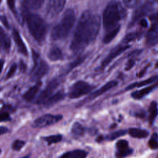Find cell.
<instances>
[{"label": "cell", "instance_id": "obj_40", "mask_svg": "<svg viewBox=\"0 0 158 158\" xmlns=\"http://www.w3.org/2000/svg\"><path fill=\"white\" fill-rule=\"evenodd\" d=\"M139 24L141 25V27H148V22L145 19H142L139 22Z\"/></svg>", "mask_w": 158, "mask_h": 158}, {"label": "cell", "instance_id": "obj_8", "mask_svg": "<svg viewBox=\"0 0 158 158\" xmlns=\"http://www.w3.org/2000/svg\"><path fill=\"white\" fill-rule=\"evenodd\" d=\"M62 118L61 115L44 114L36 118L33 123V127L35 128H43L53 125Z\"/></svg>", "mask_w": 158, "mask_h": 158}, {"label": "cell", "instance_id": "obj_33", "mask_svg": "<svg viewBox=\"0 0 158 158\" xmlns=\"http://www.w3.org/2000/svg\"><path fill=\"white\" fill-rule=\"evenodd\" d=\"M84 59H85V57H78L77 60H75L73 62H72L71 64H70L69 67L67 68L68 71L71 70L72 69L75 67L76 66H77L80 64H81L84 60Z\"/></svg>", "mask_w": 158, "mask_h": 158}, {"label": "cell", "instance_id": "obj_41", "mask_svg": "<svg viewBox=\"0 0 158 158\" xmlns=\"http://www.w3.org/2000/svg\"><path fill=\"white\" fill-rule=\"evenodd\" d=\"M8 131V129L4 127H0V135L4 134Z\"/></svg>", "mask_w": 158, "mask_h": 158}, {"label": "cell", "instance_id": "obj_27", "mask_svg": "<svg viewBox=\"0 0 158 158\" xmlns=\"http://www.w3.org/2000/svg\"><path fill=\"white\" fill-rule=\"evenodd\" d=\"M132 149L130 148H127L122 149H118L115 153L117 158H125L132 153Z\"/></svg>", "mask_w": 158, "mask_h": 158}, {"label": "cell", "instance_id": "obj_42", "mask_svg": "<svg viewBox=\"0 0 158 158\" xmlns=\"http://www.w3.org/2000/svg\"><path fill=\"white\" fill-rule=\"evenodd\" d=\"M4 64V60H3V59H0V73L1 72V71H2V70Z\"/></svg>", "mask_w": 158, "mask_h": 158}, {"label": "cell", "instance_id": "obj_46", "mask_svg": "<svg viewBox=\"0 0 158 158\" xmlns=\"http://www.w3.org/2000/svg\"><path fill=\"white\" fill-rule=\"evenodd\" d=\"M157 158H158V156H157Z\"/></svg>", "mask_w": 158, "mask_h": 158}, {"label": "cell", "instance_id": "obj_34", "mask_svg": "<svg viewBox=\"0 0 158 158\" xmlns=\"http://www.w3.org/2000/svg\"><path fill=\"white\" fill-rule=\"evenodd\" d=\"M17 65L15 63H14L11 65V66L9 68V70L6 75V78H11L12 77L14 76V75L15 74V71L17 70Z\"/></svg>", "mask_w": 158, "mask_h": 158}, {"label": "cell", "instance_id": "obj_13", "mask_svg": "<svg viewBox=\"0 0 158 158\" xmlns=\"http://www.w3.org/2000/svg\"><path fill=\"white\" fill-rule=\"evenodd\" d=\"M12 37L14 40V42L18 48L19 51L24 56H27L28 55V51L27 48L23 43L19 31L15 29L14 28L12 30Z\"/></svg>", "mask_w": 158, "mask_h": 158}, {"label": "cell", "instance_id": "obj_44", "mask_svg": "<svg viewBox=\"0 0 158 158\" xmlns=\"http://www.w3.org/2000/svg\"><path fill=\"white\" fill-rule=\"evenodd\" d=\"M22 158H28V157H22Z\"/></svg>", "mask_w": 158, "mask_h": 158}, {"label": "cell", "instance_id": "obj_9", "mask_svg": "<svg viewBox=\"0 0 158 158\" xmlns=\"http://www.w3.org/2000/svg\"><path fill=\"white\" fill-rule=\"evenodd\" d=\"M66 1L64 0H50L46 7V14L49 18H54L64 9Z\"/></svg>", "mask_w": 158, "mask_h": 158}, {"label": "cell", "instance_id": "obj_2", "mask_svg": "<svg viewBox=\"0 0 158 158\" xmlns=\"http://www.w3.org/2000/svg\"><path fill=\"white\" fill-rule=\"evenodd\" d=\"M123 15H125L124 9L119 2H110L104 9L102 17L103 26L106 32L120 25L118 22Z\"/></svg>", "mask_w": 158, "mask_h": 158}, {"label": "cell", "instance_id": "obj_20", "mask_svg": "<svg viewBox=\"0 0 158 158\" xmlns=\"http://www.w3.org/2000/svg\"><path fill=\"white\" fill-rule=\"evenodd\" d=\"M22 6L25 9H38L44 3L43 0H23L21 2Z\"/></svg>", "mask_w": 158, "mask_h": 158}, {"label": "cell", "instance_id": "obj_19", "mask_svg": "<svg viewBox=\"0 0 158 158\" xmlns=\"http://www.w3.org/2000/svg\"><path fill=\"white\" fill-rule=\"evenodd\" d=\"M87 154L84 150L75 149L63 154L59 158H86Z\"/></svg>", "mask_w": 158, "mask_h": 158}, {"label": "cell", "instance_id": "obj_28", "mask_svg": "<svg viewBox=\"0 0 158 158\" xmlns=\"http://www.w3.org/2000/svg\"><path fill=\"white\" fill-rule=\"evenodd\" d=\"M43 139L46 141L48 143V144H51L57 143L58 142H60L62 139V136L60 135H51L49 136L44 137Z\"/></svg>", "mask_w": 158, "mask_h": 158}, {"label": "cell", "instance_id": "obj_32", "mask_svg": "<svg viewBox=\"0 0 158 158\" xmlns=\"http://www.w3.org/2000/svg\"><path fill=\"white\" fill-rule=\"evenodd\" d=\"M136 36H137V34H136V33H135V32L128 33L123 39V43L124 44L128 43V42H130L132 40H134L136 38Z\"/></svg>", "mask_w": 158, "mask_h": 158}, {"label": "cell", "instance_id": "obj_11", "mask_svg": "<svg viewBox=\"0 0 158 158\" xmlns=\"http://www.w3.org/2000/svg\"><path fill=\"white\" fill-rule=\"evenodd\" d=\"M153 8V4L151 1H148L138 7L133 13L130 25H133L137 20L148 14Z\"/></svg>", "mask_w": 158, "mask_h": 158}, {"label": "cell", "instance_id": "obj_23", "mask_svg": "<svg viewBox=\"0 0 158 158\" xmlns=\"http://www.w3.org/2000/svg\"><path fill=\"white\" fill-rule=\"evenodd\" d=\"M128 133L131 137L137 138H146L149 135V133L146 130L136 128H130L128 130Z\"/></svg>", "mask_w": 158, "mask_h": 158}, {"label": "cell", "instance_id": "obj_6", "mask_svg": "<svg viewBox=\"0 0 158 158\" xmlns=\"http://www.w3.org/2000/svg\"><path fill=\"white\" fill-rule=\"evenodd\" d=\"M151 26L146 35V42L148 46H153L158 43V12L149 17Z\"/></svg>", "mask_w": 158, "mask_h": 158}, {"label": "cell", "instance_id": "obj_4", "mask_svg": "<svg viewBox=\"0 0 158 158\" xmlns=\"http://www.w3.org/2000/svg\"><path fill=\"white\" fill-rule=\"evenodd\" d=\"M25 18L31 36L38 42L43 41L47 32L46 22L38 15L30 12H27Z\"/></svg>", "mask_w": 158, "mask_h": 158}, {"label": "cell", "instance_id": "obj_45", "mask_svg": "<svg viewBox=\"0 0 158 158\" xmlns=\"http://www.w3.org/2000/svg\"><path fill=\"white\" fill-rule=\"evenodd\" d=\"M1 149H0V154H1Z\"/></svg>", "mask_w": 158, "mask_h": 158}, {"label": "cell", "instance_id": "obj_29", "mask_svg": "<svg viewBox=\"0 0 158 158\" xmlns=\"http://www.w3.org/2000/svg\"><path fill=\"white\" fill-rule=\"evenodd\" d=\"M149 146L153 149L158 148V134L154 133L149 141Z\"/></svg>", "mask_w": 158, "mask_h": 158}, {"label": "cell", "instance_id": "obj_38", "mask_svg": "<svg viewBox=\"0 0 158 158\" xmlns=\"http://www.w3.org/2000/svg\"><path fill=\"white\" fill-rule=\"evenodd\" d=\"M123 2L125 3L126 6L128 7H133L136 5L138 1H125Z\"/></svg>", "mask_w": 158, "mask_h": 158}, {"label": "cell", "instance_id": "obj_35", "mask_svg": "<svg viewBox=\"0 0 158 158\" xmlns=\"http://www.w3.org/2000/svg\"><path fill=\"white\" fill-rule=\"evenodd\" d=\"M128 142L125 139L118 140L116 143V148H117V150L127 148H128Z\"/></svg>", "mask_w": 158, "mask_h": 158}, {"label": "cell", "instance_id": "obj_12", "mask_svg": "<svg viewBox=\"0 0 158 158\" xmlns=\"http://www.w3.org/2000/svg\"><path fill=\"white\" fill-rule=\"evenodd\" d=\"M129 48L130 46L127 44H119L116 46L110 51L109 54L102 60V62H101V66L102 67H106L112 62L113 59H114L118 56L121 54Z\"/></svg>", "mask_w": 158, "mask_h": 158}, {"label": "cell", "instance_id": "obj_37", "mask_svg": "<svg viewBox=\"0 0 158 158\" xmlns=\"http://www.w3.org/2000/svg\"><path fill=\"white\" fill-rule=\"evenodd\" d=\"M10 119V116L7 112H0V122H4V121H7Z\"/></svg>", "mask_w": 158, "mask_h": 158}, {"label": "cell", "instance_id": "obj_18", "mask_svg": "<svg viewBox=\"0 0 158 158\" xmlns=\"http://www.w3.org/2000/svg\"><path fill=\"white\" fill-rule=\"evenodd\" d=\"M10 40L3 28L0 26V45L6 52H9L10 48Z\"/></svg>", "mask_w": 158, "mask_h": 158}, {"label": "cell", "instance_id": "obj_16", "mask_svg": "<svg viewBox=\"0 0 158 158\" xmlns=\"http://www.w3.org/2000/svg\"><path fill=\"white\" fill-rule=\"evenodd\" d=\"M41 86V82L38 81V83L35 85L31 86L28 90H27L23 94V98L27 102L31 101L34 99V98L36 96Z\"/></svg>", "mask_w": 158, "mask_h": 158}, {"label": "cell", "instance_id": "obj_22", "mask_svg": "<svg viewBox=\"0 0 158 158\" xmlns=\"http://www.w3.org/2000/svg\"><path fill=\"white\" fill-rule=\"evenodd\" d=\"M157 80H158V76H153V77H151L146 79V80H145L141 81L139 82H135V83H131V85H130L129 86H128L126 88V89L128 90V89H133V88H136V87H141V86L152 83L156 81Z\"/></svg>", "mask_w": 158, "mask_h": 158}, {"label": "cell", "instance_id": "obj_17", "mask_svg": "<svg viewBox=\"0 0 158 158\" xmlns=\"http://www.w3.org/2000/svg\"><path fill=\"white\" fill-rule=\"evenodd\" d=\"M158 87V82L156 83L155 84H153L151 86H148L146 88H144L142 89L136 91L132 93L131 96L136 99H140L143 97H144L147 94H148L149 93H151L152 90L154 89V88Z\"/></svg>", "mask_w": 158, "mask_h": 158}, {"label": "cell", "instance_id": "obj_31", "mask_svg": "<svg viewBox=\"0 0 158 158\" xmlns=\"http://www.w3.org/2000/svg\"><path fill=\"white\" fill-rule=\"evenodd\" d=\"M25 143L22 140L16 139L13 142L12 148L15 151H19L23 147V146L25 145Z\"/></svg>", "mask_w": 158, "mask_h": 158}, {"label": "cell", "instance_id": "obj_7", "mask_svg": "<svg viewBox=\"0 0 158 158\" xmlns=\"http://www.w3.org/2000/svg\"><path fill=\"white\" fill-rule=\"evenodd\" d=\"M94 86L84 81H78L75 83L70 88L69 97L72 99L78 98L89 93Z\"/></svg>", "mask_w": 158, "mask_h": 158}, {"label": "cell", "instance_id": "obj_1", "mask_svg": "<svg viewBox=\"0 0 158 158\" xmlns=\"http://www.w3.org/2000/svg\"><path fill=\"white\" fill-rule=\"evenodd\" d=\"M100 28L99 17L86 10L81 15L70 44V49L78 53L84 49L96 38Z\"/></svg>", "mask_w": 158, "mask_h": 158}, {"label": "cell", "instance_id": "obj_30", "mask_svg": "<svg viewBox=\"0 0 158 158\" xmlns=\"http://www.w3.org/2000/svg\"><path fill=\"white\" fill-rule=\"evenodd\" d=\"M126 134V131L125 130H118L113 133H111L110 134H109L108 135H107L106 136V139L108 140H113V139H115L116 138L120 137Z\"/></svg>", "mask_w": 158, "mask_h": 158}, {"label": "cell", "instance_id": "obj_26", "mask_svg": "<svg viewBox=\"0 0 158 158\" xmlns=\"http://www.w3.org/2000/svg\"><path fill=\"white\" fill-rule=\"evenodd\" d=\"M72 133L77 137L81 136L85 133V128L80 123L75 122L72 127Z\"/></svg>", "mask_w": 158, "mask_h": 158}, {"label": "cell", "instance_id": "obj_24", "mask_svg": "<svg viewBox=\"0 0 158 158\" xmlns=\"http://www.w3.org/2000/svg\"><path fill=\"white\" fill-rule=\"evenodd\" d=\"M120 29V26L118 25L112 30H110L106 32V35L103 38V42L104 43H110L117 35Z\"/></svg>", "mask_w": 158, "mask_h": 158}, {"label": "cell", "instance_id": "obj_21", "mask_svg": "<svg viewBox=\"0 0 158 158\" xmlns=\"http://www.w3.org/2000/svg\"><path fill=\"white\" fill-rule=\"evenodd\" d=\"M48 56L51 60L57 61L63 59V53L60 48L57 46H53L49 49Z\"/></svg>", "mask_w": 158, "mask_h": 158}, {"label": "cell", "instance_id": "obj_39", "mask_svg": "<svg viewBox=\"0 0 158 158\" xmlns=\"http://www.w3.org/2000/svg\"><path fill=\"white\" fill-rule=\"evenodd\" d=\"M1 20L2 21V22L4 23V25H5V27L6 28H9V24H8V22L7 20V19L6 18V17L4 16H2V17H1Z\"/></svg>", "mask_w": 158, "mask_h": 158}, {"label": "cell", "instance_id": "obj_25", "mask_svg": "<svg viewBox=\"0 0 158 158\" xmlns=\"http://www.w3.org/2000/svg\"><path fill=\"white\" fill-rule=\"evenodd\" d=\"M149 121L151 124L153 123L156 117L158 114V108H157V104L156 102H151L149 107Z\"/></svg>", "mask_w": 158, "mask_h": 158}, {"label": "cell", "instance_id": "obj_3", "mask_svg": "<svg viewBox=\"0 0 158 158\" xmlns=\"http://www.w3.org/2000/svg\"><path fill=\"white\" fill-rule=\"evenodd\" d=\"M75 21V13L73 9H68L64 14L62 18L52 30L51 38L54 40H63L67 38Z\"/></svg>", "mask_w": 158, "mask_h": 158}, {"label": "cell", "instance_id": "obj_5", "mask_svg": "<svg viewBox=\"0 0 158 158\" xmlns=\"http://www.w3.org/2000/svg\"><path fill=\"white\" fill-rule=\"evenodd\" d=\"M33 59L34 64L30 72V79L34 81H39L48 73L49 66L35 51H33Z\"/></svg>", "mask_w": 158, "mask_h": 158}, {"label": "cell", "instance_id": "obj_47", "mask_svg": "<svg viewBox=\"0 0 158 158\" xmlns=\"http://www.w3.org/2000/svg\"><path fill=\"white\" fill-rule=\"evenodd\" d=\"M0 2H1V1H0Z\"/></svg>", "mask_w": 158, "mask_h": 158}, {"label": "cell", "instance_id": "obj_10", "mask_svg": "<svg viewBox=\"0 0 158 158\" xmlns=\"http://www.w3.org/2000/svg\"><path fill=\"white\" fill-rule=\"evenodd\" d=\"M59 80L57 78L51 80L44 88V89L38 96L36 102L38 104H43L49 98L52 96L55 89L59 85Z\"/></svg>", "mask_w": 158, "mask_h": 158}, {"label": "cell", "instance_id": "obj_15", "mask_svg": "<svg viewBox=\"0 0 158 158\" xmlns=\"http://www.w3.org/2000/svg\"><path fill=\"white\" fill-rule=\"evenodd\" d=\"M65 97V93L64 91L60 90L57 91L56 94H52L50 98H49L44 103V106L46 107H49L56 103L59 102L60 101L62 100Z\"/></svg>", "mask_w": 158, "mask_h": 158}, {"label": "cell", "instance_id": "obj_14", "mask_svg": "<svg viewBox=\"0 0 158 158\" xmlns=\"http://www.w3.org/2000/svg\"><path fill=\"white\" fill-rule=\"evenodd\" d=\"M117 85V82L116 81H110L107 82V83H106L104 86H102L101 88H100L99 89L95 91L94 92L92 93L88 98L87 99L89 100H91L97 97H98L99 96L101 95L102 94H103L104 93L107 91L108 90L110 89L111 88L115 87L116 85Z\"/></svg>", "mask_w": 158, "mask_h": 158}, {"label": "cell", "instance_id": "obj_43", "mask_svg": "<svg viewBox=\"0 0 158 158\" xmlns=\"http://www.w3.org/2000/svg\"><path fill=\"white\" fill-rule=\"evenodd\" d=\"M156 68H158V61L156 64Z\"/></svg>", "mask_w": 158, "mask_h": 158}, {"label": "cell", "instance_id": "obj_36", "mask_svg": "<svg viewBox=\"0 0 158 158\" xmlns=\"http://www.w3.org/2000/svg\"><path fill=\"white\" fill-rule=\"evenodd\" d=\"M9 7L11 10V11L14 14V15L17 17V11L15 10V1H7V2Z\"/></svg>", "mask_w": 158, "mask_h": 158}]
</instances>
